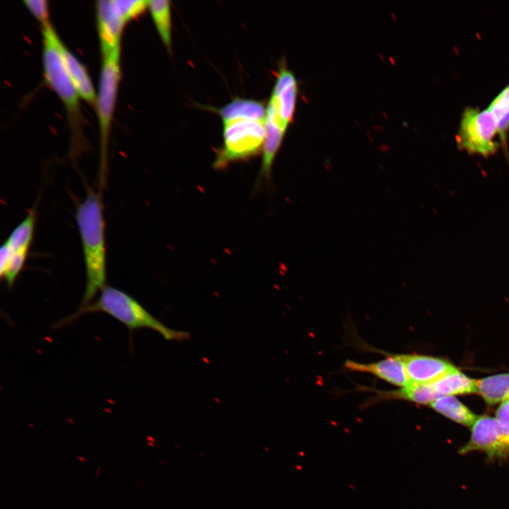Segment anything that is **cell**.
I'll use <instances>...</instances> for the list:
<instances>
[{
    "label": "cell",
    "mask_w": 509,
    "mask_h": 509,
    "mask_svg": "<svg viewBox=\"0 0 509 509\" xmlns=\"http://www.w3.org/2000/svg\"><path fill=\"white\" fill-rule=\"evenodd\" d=\"M380 397L389 399H404L418 404H430L439 398L432 383L410 384L394 391L381 392Z\"/></svg>",
    "instance_id": "17"
},
{
    "label": "cell",
    "mask_w": 509,
    "mask_h": 509,
    "mask_svg": "<svg viewBox=\"0 0 509 509\" xmlns=\"http://www.w3.org/2000/svg\"><path fill=\"white\" fill-rule=\"evenodd\" d=\"M33 16L42 25L49 22L48 8L45 0H26L23 1Z\"/></svg>",
    "instance_id": "23"
},
{
    "label": "cell",
    "mask_w": 509,
    "mask_h": 509,
    "mask_svg": "<svg viewBox=\"0 0 509 509\" xmlns=\"http://www.w3.org/2000/svg\"><path fill=\"white\" fill-rule=\"evenodd\" d=\"M168 0L148 1V8L158 33L168 49L171 47V10Z\"/></svg>",
    "instance_id": "20"
},
{
    "label": "cell",
    "mask_w": 509,
    "mask_h": 509,
    "mask_svg": "<svg viewBox=\"0 0 509 509\" xmlns=\"http://www.w3.org/2000/svg\"><path fill=\"white\" fill-rule=\"evenodd\" d=\"M265 137L262 148V161L259 178L269 179L274 160L283 141L285 130L278 118L274 104L269 100L267 106Z\"/></svg>",
    "instance_id": "12"
},
{
    "label": "cell",
    "mask_w": 509,
    "mask_h": 509,
    "mask_svg": "<svg viewBox=\"0 0 509 509\" xmlns=\"http://www.w3.org/2000/svg\"><path fill=\"white\" fill-rule=\"evenodd\" d=\"M431 406L450 419L471 426L477 419L472 411L453 396H443L435 399Z\"/></svg>",
    "instance_id": "16"
},
{
    "label": "cell",
    "mask_w": 509,
    "mask_h": 509,
    "mask_svg": "<svg viewBox=\"0 0 509 509\" xmlns=\"http://www.w3.org/2000/svg\"><path fill=\"white\" fill-rule=\"evenodd\" d=\"M98 30L102 56L120 48V39L125 22L119 13L114 0H101L96 4Z\"/></svg>",
    "instance_id": "8"
},
{
    "label": "cell",
    "mask_w": 509,
    "mask_h": 509,
    "mask_svg": "<svg viewBox=\"0 0 509 509\" xmlns=\"http://www.w3.org/2000/svg\"><path fill=\"white\" fill-rule=\"evenodd\" d=\"M76 220L82 242L86 284L81 306L93 301L106 285V247L103 206L90 189L78 205Z\"/></svg>",
    "instance_id": "1"
},
{
    "label": "cell",
    "mask_w": 509,
    "mask_h": 509,
    "mask_svg": "<svg viewBox=\"0 0 509 509\" xmlns=\"http://www.w3.org/2000/svg\"><path fill=\"white\" fill-rule=\"evenodd\" d=\"M90 312L106 313L123 324L131 333L139 329H149L158 332L168 341H181L189 337L188 332L167 327L131 296L110 286L100 291L96 300L81 306L75 312L55 323L54 327H62Z\"/></svg>",
    "instance_id": "2"
},
{
    "label": "cell",
    "mask_w": 509,
    "mask_h": 509,
    "mask_svg": "<svg viewBox=\"0 0 509 509\" xmlns=\"http://www.w3.org/2000/svg\"><path fill=\"white\" fill-rule=\"evenodd\" d=\"M297 95L298 83L294 74L285 66H281L270 100L274 104L279 122L285 130L293 120Z\"/></svg>",
    "instance_id": "9"
},
{
    "label": "cell",
    "mask_w": 509,
    "mask_h": 509,
    "mask_svg": "<svg viewBox=\"0 0 509 509\" xmlns=\"http://www.w3.org/2000/svg\"><path fill=\"white\" fill-rule=\"evenodd\" d=\"M59 52L66 70L81 98L95 105L97 96L83 65L60 40Z\"/></svg>",
    "instance_id": "13"
},
{
    "label": "cell",
    "mask_w": 509,
    "mask_h": 509,
    "mask_svg": "<svg viewBox=\"0 0 509 509\" xmlns=\"http://www.w3.org/2000/svg\"><path fill=\"white\" fill-rule=\"evenodd\" d=\"M496 133L497 122L488 109L481 111L467 108L462 117L457 143L469 153L488 156L498 147L494 140Z\"/></svg>",
    "instance_id": "6"
},
{
    "label": "cell",
    "mask_w": 509,
    "mask_h": 509,
    "mask_svg": "<svg viewBox=\"0 0 509 509\" xmlns=\"http://www.w3.org/2000/svg\"><path fill=\"white\" fill-rule=\"evenodd\" d=\"M42 64L45 78L57 93L73 121L80 115L79 95L66 70L60 52V40L49 22L42 25Z\"/></svg>",
    "instance_id": "4"
},
{
    "label": "cell",
    "mask_w": 509,
    "mask_h": 509,
    "mask_svg": "<svg viewBox=\"0 0 509 509\" xmlns=\"http://www.w3.org/2000/svg\"><path fill=\"white\" fill-rule=\"evenodd\" d=\"M410 384H429L456 369L438 358L421 355H401Z\"/></svg>",
    "instance_id": "10"
},
{
    "label": "cell",
    "mask_w": 509,
    "mask_h": 509,
    "mask_svg": "<svg viewBox=\"0 0 509 509\" xmlns=\"http://www.w3.org/2000/svg\"><path fill=\"white\" fill-rule=\"evenodd\" d=\"M101 467H102V466H99V467H98V469H97V470H96V472H95V476H98V474H99V472H100Z\"/></svg>",
    "instance_id": "26"
},
{
    "label": "cell",
    "mask_w": 509,
    "mask_h": 509,
    "mask_svg": "<svg viewBox=\"0 0 509 509\" xmlns=\"http://www.w3.org/2000/svg\"><path fill=\"white\" fill-rule=\"evenodd\" d=\"M264 121L240 119L223 122V143L217 153L214 168H225L231 163L248 159L262 152Z\"/></svg>",
    "instance_id": "3"
},
{
    "label": "cell",
    "mask_w": 509,
    "mask_h": 509,
    "mask_svg": "<svg viewBox=\"0 0 509 509\" xmlns=\"http://www.w3.org/2000/svg\"><path fill=\"white\" fill-rule=\"evenodd\" d=\"M477 393L489 404L509 398V373L489 376L477 380Z\"/></svg>",
    "instance_id": "18"
},
{
    "label": "cell",
    "mask_w": 509,
    "mask_h": 509,
    "mask_svg": "<svg viewBox=\"0 0 509 509\" xmlns=\"http://www.w3.org/2000/svg\"><path fill=\"white\" fill-rule=\"evenodd\" d=\"M432 385L440 397L477 392V380L469 378L457 368L433 382Z\"/></svg>",
    "instance_id": "15"
},
{
    "label": "cell",
    "mask_w": 509,
    "mask_h": 509,
    "mask_svg": "<svg viewBox=\"0 0 509 509\" xmlns=\"http://www.w3.org/2000/svg\"><path fill=\"white\" fill-rule=\"evenodd\" d=\"M344 365L350 370L373 374L380 379L400 387L410 385L401 355L392 356L370 363L346 361Z\"/></svg>",
    "instance_id": "11"
},
{
    "label": "cell",
    "mask_w": 509,
    "mask_h": 509,
    "mask_svg": "<svg viewBox=\"0 0 509 509\" xmlns=\"http://www.w3.org/2000/svg\"><path fill=\"white\" fill-rule=\"evenodd\" d=\"M36 222L35 210H30L13 230L4 242L11 252L28 251L33 241Z\"/></svg>",
    "instance_id": "19"
},
{
    "label": "cell",
    "mask_w": 509,
    "mask_h": 509,
    "mask_svg": "<svg viewBox=\"0 0 509 509\" xmlns=\"http://www.w3.org/2000/svg\"><path fill=\"white\" fill-rule=\"evenodd\" d=\"M120 48L103 57L96 110L100 133L102 170H104L107 156L109 133L113 116L119 79Z\"/></svg>",
    "instance_id": "5"
},
{
    "label": "cell",
    "mask_w": 509,
    "mask_h": 509,
    "mask_svg": "<svg viewBox=\"0 0 509 509\" xmlns=\"http://www.w3.org/2000/svg\"><path fill=\"white\" fill-rule=\"evenodd\" d=\"M488 110L496 120L501 142L505 143L506 134L509 129V85L493 100Z\"/></svg>",
    "instance_id": "21"
},
{
    "label": "cell",
    "mask_w": 509,
    "mask_h": 509,
    "mask_svg": "<svg viewBox=\"0 0 509 509\" xmlns=\"http://www.w3.org/2000/svg\"><path fill=\"white\" fill-rule=\"evenodd\" d=\"M266 112L262 103L242 98H235L218 110L223 122L240 119L265 120Z\"/></svg>",
    "instance_id": "14"
},
{
    "label": "cell",
    "mask_w": 509,
    "mask_h": 509,
    "mask_svg": "<svg viewBox=\"0 0 509 509\" xmlns=\"http://www.w3.org/2000/svg\"><path fill=\"white\" fill-rule=\"evenodd\" d=\"M496 419L501 421L509 422V398L502 402L499 406L496 411Z\"/></svg>",
    "instance_id": "25"
},
{
    "label": "cell",
    "mask_w": 509,
    "mask_h": 509,
    "mask_svg": "<svg viewBox=\"0 0 509 509\" xmlns=\"http://www.w3.org/2000/svg\"><path fill=\"white\" fill-rule=\"evenodd\" d=\"M472 451L484 452L491 459L508 455L509 450L500 439L496 419L486 415L477 417L472 426L469 441L460 450L462 454Z\"/></svg>",
    "instance_id": "7"
},
{
    "label": "cell",
    "mask_w": 509,
    "mask_h": 509,
    "mask_svg": "<svg viewBox=\"0 0 509 509\" xmlns=\"http://www.w3.org/2000/svg\"><path fill=\"white\" fill-rule=\"evenodd\" d=\"M497 426L500 439L509 450V422L497 420Z\"/></svg>",
    "instance_id": "24"
},
{
    "label": "cell",
    "mask_w": 509,
    "mask_h": 509,
    "mask_svg": "<svg viewBox=\"0 0 509 509\" xmlns=\"http://www.w3.org/2000/svg\"><path fill=\"white\" fill-rule=\"evenodd\" d=\"M114 2L125 23L143 13L148 5V1L145 0H114Z\"/></svg>",
    "instance_id": "22"
},
{
    "label": "cell",
    "mask_w": 509,
    "mask_h": 509,
    "mask_svg": "<svg viewBox=\"0 0 509 509\" xmlns=\"http://www.w3.org/2000/svg\"><path fill=\"white\" fill-rule=\"evenodd\" d=\"M77 458L78 460L82 461V462H86V458L83 457H78Z\"/></svg>",
    "instance_id": "27"
}]
</instances>
